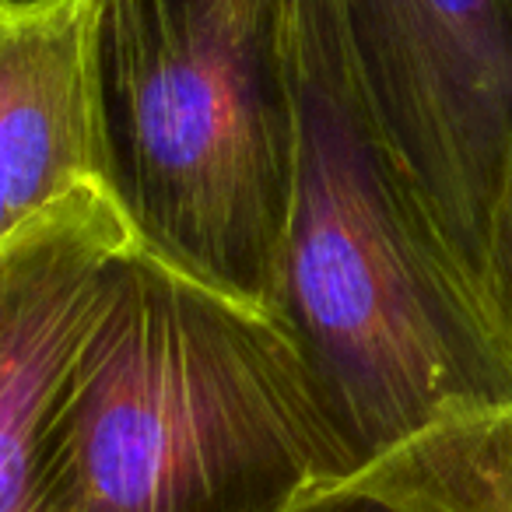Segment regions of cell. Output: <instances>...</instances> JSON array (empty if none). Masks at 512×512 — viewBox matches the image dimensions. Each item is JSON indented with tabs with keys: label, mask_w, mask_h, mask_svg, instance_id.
<instances>
[{
	"label": "cell",
	"mask_w": 512,
	"mask_h": 512,
	"mask_svg": "<svg viewBox=\"0 0 512 512\" xmlns=\"http://www.w3.org/2000/svg\"><path fill=\"white\" fill-rule=\"evenodd\" d=\"M351 474L271 313L116 256L46 425V512H320Z\"/></svg>",
	"instance_id": "2"
},
{
	"label": "cell",
	"mask_w": 512,
	"mask_h": 512,
	"mask_svg": "<svg viewBox=\"0 0 512 512\" xmlns=\"http://www.w3.org/2000/svg\"><path fill=\"white\" fill-rule=\"evenodd\" d=\"M99 186L85 0H0V242Z\"/></svg>",
	"instance_id": "6"
},
{
	"label": "cell",
	"mask_w": 512,
	"mask_h": 512,
	"mask_svg": "<svg viewBox=\"0 0 512 512\" xmlns=\"http://www.w3.org/2000/svg\"><path fill=\"white\" fill-rule=\"evenodd\" d=\"M274 320L355 474L425 428L512 404V341L386 141L341 0H299V151Z\"/></svg>",
	"instance_id": "1"
},
{
	"label": "cell",
	"mask_w": 512,
	"mask_h": 512,
	"mask_svg": "<svg viewBox=\"0 0 512 512\" xmlns=\"http://www.w3.org/2000/svg\"><path fill=\"white\" fill-rule=\"evenodd\" d=\"M330 502L355 512H512V404L425 428L348 477Z\"/></svg>",
	"instance_id": "7"
},
{
	"label": "cell",
	"mask_w": 512,
	"mask_h": 512,
	"mask_svg": "<svg viewBox=\"0 0 512 512\" xmlns=\"http://www.w3.org/2000/svg\"><path fill=\"white\" fill-rule=\"evenodd\" d=\"M99 190L130 246L274 316L299 0H85Z\"/></svg>",
	"instance_id": "3"
},
{
	"label": "cell",
	"mask_w": 512,
	"mask_h": 512,
	"mask_svg": "<svg viewBox=\"0 0 512 512\" xmlns=\"http://www.w3.org/2000/svg\"><path fill=\"white\" fill-rule=\"evenodd\" d=\"M127 225L99 186L0 242V512H46L43 442Z\"/></svg>",
	"instance_id": "5"
},
{
	"label": "cell",
	"mask_w": 512,
	"mask_h": 512,
	"mask_svg": "<svg viewBox=\"0 0 512 512\" xmlns=\"http://www.w3.org/2000/svg\"><path fill=\"white\" fill-rule=\"evenodd\" d=\"M481 292L495 323L512 341V169L498 193L495 214L488 225V246H484Z\"/></svg>",
	"instance_id": "8"
},
{
	"label": "cell",
	"mask_w": 512,
	"mask_h": 512,
	"mask_svg": "<svg viewBox=\"0 0 512 512\" xmlns=\"http://www.w3.org/2000/svg\"><path fill=\"white\" fill-rule=\"evenodd\" d=\"M341 15L386 141L481 288L512 169V0H341Z\"/></svg>",
	"instance_id": "4"
}]
</instances>
